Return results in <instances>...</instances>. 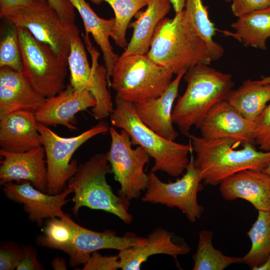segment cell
I'll list each match as a JSON object with an SVG mask.
<instances>
[{
	"instance_id": "1",
	"label": "cell",
	"mask_w": 270,
	"mask_h": 270,
	"mask_svg": "<svg viewBox=\"0 0 270 270\" xmlns=\"http://www.w3.org/2000/svg\"><path fill=\"white\" fill-rule=\"evenodd\" d=\"M193 160L206 185L216 186L242 170L262 171L270 162V151L258 150L254 144H244L235 138L213 140L188 134Z\"/></svg>"
},
{
	"instance_id": "2",
	"label": "cell",
	"mask_w": 270,
	"mask_h": 270,
	"mask_svg": "<svg viewBox=\"0 0 270 270\" xmlns=\"http://www.w3.org/2000/svg\"><path fill=\"white\" fill-rule=\"evenodd\" d=\"M146 54L176 75L212 61L206 42L196 33L184 10L159 22Z\"/></svg>"
},
{
	"instance_id": "3",
	"label": "cell",
	"mask_w": 270,
	"mask_h": 270,
	"mask_svg": "<svg viewBox=\"0 0 270 270\" xmlns=\"http://www.w3.org/2000/svg\"><path fill=\"white\" fill-rule=\"evenodd\" d=\"M209 65L197 64L188 69L184 76L186 88L176 100L172 118L184 135L188 136L193 126L198 128L208 110L216 104L226 100L232 90V76Z\"/></svg>"
},
{
	"instance_id": "4",
	"label": "cell",
	"mask_w": 270,
	"mask_h": 270,
	"mask_svg": "<svg viewBox=\"0 0 270 270\" xmlns=\"http://www.w3.org/2000/svg\"><path fill=\"white\" fill-rule=\"evenodd\" d=\"M115 104L110 116L112 126L126 131L132 144L142 147L154 159L152 171L178 176L186 170L190 161V144L166 139L152 130L140 119L134 103L116 96Z\"/></svg>"
},
{
	"instance_id": "5",
	"label": "cell",
	"mask_w": 270,
	"mask_h": 270,
	"mask_svg": "<svg viewBox=\"0 0 270 270\" xmlns=\"http://www.w3.org/2000/svg\"><path fill=\"white\" fill-rule=\"evenodd\" d=\"M110 172L106 153L96 154L78 164V171L68 182L74 193L72 211L76 216L80 208L86 206L112 214L126 224L132 222L128 212L129 200L116 196L107 182L106 176Z\"/></svg>"
},
{
	"instance_id": "6",
	"label": "cell",
	"mask_w": 270,
	"mask_h": 270,
	"mask_svg": "<svg viewBox=\"0 0 270 270\" xmlns=\"http://www.w3.org/2000/svg\"><path fill=\"white\" fill-rule=\"evenodd\" d=\"M174 74L147 54L120 56L115 63L110 86L116 96L134 103L160 96L168 88Z\"/></svg>"
},
{
	"instance_id": "7",
	"label": "cell",
	"mask_w": 270,
	"mask_h": 270,
	"mask_svg": "<svg viewBox=\"0 0 270 270\" xmlns=\"http://www.w3.org/2000/svg\"><path fill=\"white\" fill-rule=\"evenodd\" d=\"M16 28L22 60L21 72L32 88L45 98L56 94L66 86L68 58L36 39L27 29Z\"/></svg>"
},
{
	"instance_id": "8",
	"label": "cell",
	"mask_w": 270,
	"mask_h": 270,
	"mask_svg": "<svg viewBox=\"0 0 270 270\" xmlns=\"http://www.w3.org/2000/svg\"><path fill=\"white\" fill-rule=\"evenodd\" d=\"M45 151L48 173L46 193L56 194L66 188V184L76 174L78 164L76 159L72 160L74 152L88 140L109 131L108 124L100 121L81 134L72 137H63L43 124L38 122Z\"/></svg>"
},
{
	"instance_id": "9",
	"label": "cell",
	"mask_w": 270,
	"mask_h": 270,
	"mask_svg": "<svg viewBox=\"0 0 270 270\" xmlns=\"http://www.w3.org/2000/svg\"><path fill=\"white\" fill-rule=\"evenodd\" d=\"M108 132L111 142L106 154L114 178L120 184L118 194L128 200L137 198L148 186V175L144 168L150 157L142 147L132 148L130 136L124 130L118 132L112 126Z\"/></svg>"
},
{
	"instance_id": "10",
	"label": "cell",
	"mask_w": 270,
	"mask_h": 270,
	"mask_svg": "<svg viewBox=\"0 0 270 270\" xmlns=\"http://www.w3.org/2000/svg\"><path fill=\"white\" fill-rule=\"evenodd\" d=\"M186 172L174 182H164L150 171L142 202L176 208L185 214L191 222L199 219L204 208L198 202V194L204 188L202 180L193 160L190 161Z\"/></svg>"
},
{
	"instance_id": "11",
	"label": "cell",
	"mask_w": 270,
	"mask_h": 270,
	"mask_svg": "<svg viewBox=\"0 0 270 270\" xmlns=\"http://www.w3.org/2000/svg\"><path fill=\"white\" fill-rule=\"evenodd\" d=\"M70 52L68 57L70 82L74 90L86 88L94 97L96 108L103 110L112 104L108 90L105 66L98 62L100 54L95 48L88 49L92 58L90 66L79 30L75 24L66 26Z\"/></svg>"
},
{
	"instance_id": "12",
	"label": "cell",
	"mask_w": 270,
	"mask_h": 270,
	"mask_svg": "<svg viewBox=\"0 0 270 270\" xmlns=\"http://www.w3.org/2000/svg\"><path fill=\"white\" fill-rule=\"evenodd\" d=\"M16 27L27 29L39 41L68 58L70 46L66 26L48 1L33 6L12 10L4 18Z\"/></svg>"
},
{
	"instance_id": "13",
	"label": "cell",
	"mask_w": 270,
	"mask_h": 270,
	"mask_svg": "<svg viewBox=\"0 0 270 270\" xmlns=\"http://www.w3.org/2000/svg\"><path fill=\"white\" fill-rule=\"evenodd\" d=\"M2 186L6 196L23 204L29 220L39 226L42 225L44 219L64 216L66 214L62 208L70 200L66 198L67 196L73 192L68 187L59 194H50L37 189L28 181L9 182Z\"/></svg>"
},
{
	"instance_id": "14",
	"label": "cell",
	"mask_w": 270,
	"mask_h": 270,
	"mask_svg": "<svg viewBox=\"0 0 270 270\" xmlns=\"http://www.w3.org/2000/svg\"><path fill=\"white\" fill-rule=\"evenodd\" d=\"M96 100L86 88L76 90L68 84L56 94L46 98L34 113L38 123L45 126H64L76 130L77 113L94 108Z\"/></svg>"
},
{
	"instance_id": "15",
	"label": "cell",
	"mask_w": 270,
	"mask_h": 270,
	"mask_svg": "<svg viewBox=\"0 0 270 270\" xmlns=\"http://www.w3.org/2000/svg\"><path fill=\"white\" fill-rule=\"evenodd\" d=\"M75 232L71 242L63 250L69 256L70 265L74 267L85 264L92 254L103 249L118 251L143 245L146 238L131 232L118 236L114 232H98L88 230L75 223Z\"/></svg>"
},
{
	"instance_id": "16",
	"label": "cell",
	"mask_w": 270,
	"mask_h": 270,
	"mask_svg": "<svg viewBox=\"0 0 270 270\" xmlns=\"http://www.w3.org/2000/svg\"><path fill=\"white\" fill-rule=\"evenodd\" d=\"M0 156L1 185L13 181H28L37 189L46 193L48 173L42 146L19 152L0 149Z\"/></svg>"
},
{
	"instance_id": "17",
	"label": "cell",
	"mask_w": 270,
	"mask_h": 270,
	"mask_svg": "<svg viewBox=\"0 0 270 270\" xmlns=\"http://www.w3.org/2000/svg\"><path fill=\"white\" fill-rule=\"evenodd\" d=\"M201 136L207 140L230 138L242 144L254 143V122L244 118L226 100L214 105L198 127Z\"/></svg>"
},
{
	"instance_id": "18",
	"label": "cell",
	"mask_w": 270,
	"mask_h": 270,
	"mask_svg": "<svg viewBox=\"0 0 270 270\" xmlns=\"http://www.w3.org/2000/svg\"><path fill=\"white\" fill-rule=\"evenodd\" d=\"M220 192L227 200L242 198L258 211L270 212V176L263 171L244 170L223 180Z\"/></svg>"
},
{
	"instance_id": "19",
	"label": "cell",
	"mask_w": 270,
	"mask_h": 270,
	"mask_svg": "<svg viewBox=\"0 0 270 270\" xmlns=\"http://www.w3.org/2000/svg\"><path fill=\"white\" fill-rule=\"evenodd\" d=\"M186 72L176 75L166 90L158 98L134 104L136 112L142 122L169 140H174L178 136L174 126L172 114L180 82Z\"/></svg>"
},
{
	"instance_id": "20",
	"label": "cell",
	"mask_w": 270,
	"mask_h": 270,
	"mask_svg": "<svg viewBox=\"0 0 270 270\" xmlns=\"http://www.w3.org/2000/svg\"><path fill=\"white\" fill-rule=\"evenodd\" d=\"M45 100L21 72L0 68V118L19 110L34 113Z\"/></svg>"
},
{
	"instance_id": "21",
	"label": "cell",
	"mask_w": 270,
	"mask_h": 270,
	"mask_svg": "<svg viewBox=\"0 0 270 270\" xmlns=\"http://www.w3.org/2000/svg\"><path fill=\"white\" fill-rule=\"evenodd\" d=\"M34 112L19 110L0 118V149L24 152L42 146Z\"/></svg>"
},
{
	"instance_id": "22",
	"label": "cell",
	"mask_w": 270,
	"mask_h": 270,
	"mask_svg": "<svg viewBox=\"0 0 270 270\" xmlns=\"http://www.w3.org/2000/svg\"><path fill=\"white\" fill-rule=\"evenodd\" d=\"M174 234L166 230L157 228L150 234L142 246L119 251V268L122 270H139L148 258L158 254H167L176 261L177 257L188 254L190 247L173 241Z\"/></svg>"
},
{
	"instance_id": "23",
	"label": "cell",
	"mask_w": 270,
	"mask_h": 270,
	"mask_svg": "<svg viewBox=\"0 0 270 270\" xmlns=\"http://www.w3.org/2000/svg\"><path fill=\"white\" fill-rule=\"evenodd\" d=\"M146 6L137 20L130 24L132 36L120 56L148 52L156 29L170 12L171 4L169 0H149Z\"/></svg>"
},
{
	"instance_id": "24",
	"label": "cell",
	"mask_w": 270,
	"mask_h": 270,
	"mask_svg": "<svg viewBox=\"0 0 270 270\" xmlns=\"http://www.w3.org/2000/svg\"><path fill=\"white\" fill-rule=\"evenodd\" d=\"M80 14L86 34H90L99 46L103 56L109 87L112 69L119 56L113 50L110 42L114 24V18L104 19L98 16L86 0H68Z\"/></svg>"
},
{
	"instance_id": "25",
	"label": "cell",
	"mask_w": 270,
	"mask_h": 270,
	"mask_svg": "<svg viewBox=\"0 0 270 270\" xmlns=\"http://www.w3.org/2000/svg\"><path fill=\"white\" fill-rule=\"evenodd\" d=\"M244 118L254 122L270 102V84L246 80L226 100Z\"/></svg>"
},
{
	"instance_id": "26",
	"label": "cell",
	"mask_w": 270,
	"mask_h": 270,
	"mask_svg": "<svg viewBox=\"0 0 270 270\" xmlns=\"http://www.w3.org/2000/svg\"><path fill=\"white\" fill-rule=\"evenodd\" d=\"M231 27L234 32H223L244 46L266 50V40L270 38V6L238 18Z\"/></svg>"
},
{
	"instance_id": "27",
	"label": "cell",
	"mask_w": 270,
	"mask_h": 270,
	"mask_svg": "<svg viewBox=\"0 0 270 270\" xmlns=\"http://www.w3.org/2000/svg\"><path fill=\"white\" fill-rule=\"evenodd\" d=\"M247 235L251 247L242 257V262L255 270L270 256V212L258 211L256 220Z\"/></svg>"
},
{
	"instance_id": "28",
	"label": "cell",
	"mask_w": 270,
	"mask_h": 270,
	"mask_svg": "<svg viewBox=\"0 0 270 270\" xmlns=\"http://www.w3.org/2000/svg\"><path fill=\"white\" fill-rule=\"evenodd\" d=\"M213 232L209 230H201L196 252L192 255V270H223L229 266L242 262V258L224 254L212 244Z\"/></svg>"
},
{
	"instance_id": "29",
	"label": "cell",
	"mask_w": 270,
	"mask_h": 270,
	"mask_svg": "<svg viewBox=\"0 0 270 270\" xmlns=\"http://www.w3.org/2000/svg\"><path fill=\"white\" fill-rule=\"evenodd\" d=\"M184 10L196 33L206 42L212 60L220 58L224 54V50L213 40L216 28L210 20L202 0H186Z\"/></svg>"
},
{
	"instance_id": "30",
	"label": "cell",
	"mask_w": 270,
	"mask_h": 270,
	"mask_svg": "<svg viewBox=\"0 0 270 270\" xmlns=\"http://www.w3.org/2000/svg\"><path fill=\"white\" fill-rule=\"evenodd\" d=\"M94 4L108 3L114 13V24L111 38L119 47L125 48L126 34L132 18L142 8L148 5L149 0H91Z\"/></svg>"
},
{
	"instance_id": "31",
	"label": "cell",
	"mask_w": 270,
	"mask_h": 270,
	"mask_svg": "<svg viewBox=\"0 0 270 270\" xmlns=\"http://www.w3.org/2000/svg\"><path fill=\"white\" fill-rule=\"evenodd\" d=\"M47 220L42 229L44 234L38 238L39 244L63 251L74 238L76 222L66 214L62 218L54 217Z\"/></svg>"
},
{
	"instance_id": "32",
	"label": "cell",
	"mask_w": 270,
	"mask_h": 270,
	"mask_svg": "<svg viewBox=\"0 0 270 270\" xmlns=\"http://www.w3.org/2000/svg\"><path fill=\"white\" fill-rule=\"evenodd\" d=\"M12 26L0 42V68L7 67L22 72V60L17 28Z\"/></svg>"
},
{
	"instance_id": "33",
	"label": "cell",
	"mask_w": 270,
	"mask_h": 270,
	"mask_svg": "<svg viewBox=\"0 0 270 270\" xmlns=\"http://www.w3.org/2000/svg\"><path fill=\"white\" fill-rule=\"evenodd\" d=\"M254 143L262 151H270V102L254 122Z\"/></svg>"
},
{
	"instance_id": "34",
	"label": "cell",
	"mask_w": 270,
	"mask_h": 270,
	"mask_svg": "<svg viewBox=\"0 0 270 270\" xmlns=\"http://www.w3.org/2000/svg\"><path fill=\"white\" fill-rule=\"evenodd\" d=\"M24 250L14 242L2 244L0 248V270L16 268L24 256Z\"/></svg>"
},
{
	"instance_id": "35",
	"label": "cell",
	"mask_w": 270,
	"mask_h": 270,
	"mask_svg": "<svg viewBox=\"0 0 270 270\" xmlns=\"http://www.w3.org/2000/svg\"><path fill=\"white\" fill-rule=\"evenodd\" d=\"M84 265L83 270H116L119 268V256H102L96 251Z\"/></svg>"
},
{
	"instance_id": "36",
	"label": "cell",
	"mask_w": 270,
	"mask_h": 270,
	"mask_svg": "<svg viewBox=\"0 0 270 270\" xmlns=\"http://www.w3.org/2000/svg\"><path fill=\"white\" fill-rule=\"evenodd\" d=\"M270 6V0H234L231 10L233 14L239 18Z\"/></svg>"
},
{
	"instance_id": "37",
	"label": "cell",
	"mask_w": 270,
	"mask_h": 270,
	"mask_svg": "<svg viewBox=\"0 0 270 270\" xmlns=\"http://www.w3.org/2000/svg\"><path fill=\"white\" fill-rule=\"evenodd\" d=\"M49 5L58 12L66 25L75 24L74 8L68 0H46Z\"/></svg>"
},
{
	"instance_id": "38",
	"label": "cell",
	"mask_w": 270,
	"mask_h": 270,
	"mask_svg": "<svg viewBox=\"0 0 270 270\" xmlns=\"http://www.w3.org/2000/svg\"><path fill=\"white\" fill-rule=\"evenodd\" d=\"M24 256L16 269L17 270H40L44 267L36 258V252L34 248L28 246L23 247Z\"/></svg>"
},
{
	"instance_id": "39",
	"label": "cell",
	"mask_w": 270,
	"mask_h": 270,
	"mask_svg": "<svg viewBox=\"0 0 270 270\" xmlns=\"http://www.w3.org/2000/svg\"><path fill=\"white\" fill-rule=\"evenodd\" d=\"M46 0H0V17L3 18L8 12L22 7L33 6Z\"/></svg>"
},
{
	"instance_id": "40",
	"label": "cell",
	"mask_w": 270,
	"mask_h": 270,
	"mask_svg": "<svg viewBox=\"0 0 270 270\" xmlns=\"http://www.w3.org/2000/svg\"><path fill=\"white\" fill-rule=\"evenodd\" d=\"M176 14L182 12L184 8L186 0H169Z\"/></svg>"
},
{
	"instance_id": "41",
	"label": "cell",
	"mask_w": 270,
	"mask_h": 270,
	"mask_svg": "<svg viewBox=\"0 0 270 270\" xmlns=\"http://www.w3.org/2000/svg\"><path fill=\"white\" fill-rule=\"evenodd\" d=\"M52 264L54 270H66V262L63 258H56L52 260Z\"/></svg>"
},
{
	"instance_id": "42",
	"label": "cell",
	"mask_w": 270,
	"mask_h": 270,
	"mask_svg": "<svg viewBox=\"0 0 270 270\" xmlns=\"http://www.w3.org/2000/svg\"><path fill=\"white\" fill-rule=\"evenodd\" d=\"M255 270H270V256L262 264L256 268Z\"/></svg>"
},
{
	"instance_id": "43",
	"label": "cell",
	"mask_w": 270,
	"mask_h": 270,
	"mask_svg": "<svg viewBox=\"0 0 270 270\" xmlns=\"http://www.w3.org/2000/svg\"><path fill=\"white\" fill-rule=\"evenodd\" d=\"M260 81L264 83L270 84V75L267 76L262 77Z\"/></svg>"
},
{
	"instance_id": "44",
	"label": "cell",
	"mask_w": 270,
	"mask_h": 270,
	"mask_svg": "<svg viewBox=\"0 0 270 270\" xmlns=\"http://www.w3.org/2000/svg\"><path fill=\"white\" fill-rule=\"evenodd\" d=\"M262 171L270 176V162Z\"/></svg>"
},
{
	"instance_id": "45",
	"label": "cell",
	"mask_w": 270,
	"mask_h": 270,
	"mask_svg": "<svg viewBox=\"0 0 270 270\" xmlns=\"http://www.w3.org/2000/svg\"><path fill=\"white\" fill-rule=\"evenodd\" d=\"M224 0L226 2H232L234 0Z\"/></svg>"
}]
</instances>
